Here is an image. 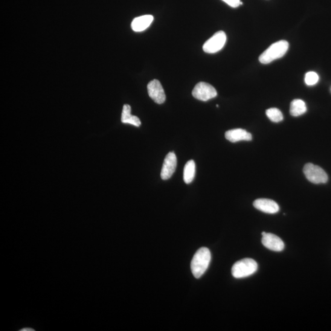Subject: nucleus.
<instances>
[{
  "label": "nucleus",
  "mask_w": 331,
  "mask_h": 331,
  "mask_svg": "<svg viewBox=\"0 0 331 331\" xmlns=\"http://www.w3.org/2000/svg\"><path fill=\"white\" fill-rule=\"evenodd\" d=\"M266 234V232H262V233H261V234H262V236H264V235H265Z\"/></svg>",
  "instance_id": "obj_20"
},
{
  "label": "nucleus",
  "mask_w": 331,
  "mask_h": 331,
  "mask_svg": "<svg viewBox=\"0 0 331 331\" xmlns=\"http://www.w3.org/2000/svg\"><path fill=\"white\" fill-rule=\"evenodd\" d=\"M153 21V17L152 15H144L136 17L133 20L132 28L133 31L141 32L149 27Z\"/></svg>",
  "instance_id": "obj_12"
},
{
  "label": "nucleus",
  "mask_w": 331,
  "mask_h": 331,
  "mask_svg": "<svg viewBox=\"0 0 331 331\" xmlns=\"http://www.w3.org/2000/svg\"><path fill=\"white\" fill-rule=\"evenodd\" d=\"M257 269L258 264L256 261L251 258H245L237 261L234 264L231 272L234 278H242L255 274Z\"/></svg>",
  "instance_id": "obj_3"
},
{
  "label": "nucleus",
  "mask_w": 331,
  "mask_h": 331,
  "mask_svg": "<svg viewBox=\"0 0 331 331\" xmlns=\"http://www.w3.org/2000/svg\"><path fill=\"white\" fill-rule=\"evenodd\" d=\"M19 331H35V329H33L31 327H24L22 328V329L19 330Z\"/></svg>",
  "instance_id": "obj_19"
},
{
  "label": "nucleus",
  "mask_w": 331,
  "mask_h": 331,
  "mask_svg": "<svg viewBox=\"0 0 331 331\" xmlns=\"http://www.w3.org/2000/svg\"><path fill=\"white\" fill-rule=\"evenodd\" d=\"M196 164L193 160L188 161L185 165L184 181L187 184L192 182L195 176Z\"/></svg>",
  "instance_id": "obj_15"
},
{
  "label": "nucleus",
  "mask_w": 331,
  "mask_h": 331,
  "mask_svg": "<svg viewBox=\"0 0 331 331\" xmlns=\"http://www.w3.org/2000/svg\"><path fill=\"white\" fill-rule=\"evenodd\" d=\"M132 108L129 104H125L123 107L122 114H121V122L133 125L135 127H140L141 121L136 116L131 114Z\"/></svg>",
  "instance_id": "obj_13"
},
{
  "label": "nucleus",
  "mask_w": 331,
  "mask_h": 331,
  "mask_svg": "<svg viewBox=\"0 0 331 331\" xmlns=\"http://www.w3.org/2000/svg\"><path fill=\"white\" fill-rule=\"evenodd\" d=\"M303 171L308 181L313 184H325L328 181L327 174L318 166L307 163L304 166Z\"/></svg>",
  "instance_id": "obj_4"
},
{
  "label": "nucleus",
  "mask_w": 331,
  "mask_h": 331,
  "mask_svg": "<svg viewBox=\"0 0 331 331\" xmlns=\"http://www.w3.org/2000/svg\"><path fill=\"white\" fill-rule=\"evenodd\" d=\"M192 95L197 100L207 101L216 98L217 92L216 89L211 84L201 82L197 84L193 90Z\"/></svg>",
  "instance_id": "obj_6"
},
{
  "label": "nucleus",
  "mask_w": 331,
  "mask_h": 331,
  "mask_svg": "<svg viewBox=\"0 0 331 331\" xmlns=\"http://www.w3.org/2000/svg\"><path fill=\"white\" fill-rule=\"evenodd\" d=\"M225 138L231 142H237L241 141H250L252 139L251 133L246 130L241 129L229 130L225 133Z\"/></svg>",
  "instance_id": "obj_11"
},
{
  "label": "nucleus",
  "mask_w": 331,
  "mask_h": 331,
  "mask_svg": "<svg viewBox=\"0 0 331 331\" xmlns=\"http://www.w3.org/2000/svg\"><path fill=\"white\" fill-rule=\"evenodd\" d=\"M211 254L208 248L202 247L194 254L191 263V272L194 277L199 278L209 268Z\"/></svg>",
  "instance_id": "obj_1"
},
{
  "label": "nucleus",
  "mask_w": 331,
  "mask_h": 331,
  "mask_svg": "<svg viewBox=\"0 0 331 331\" xmlns=\"http://www.w3.org/2000/svg\"><path fill=\"white\" fill-rule=\"evenodd\" d=\"M261 242L265 247L272 251L281 252L284 249L283 240L274 234L266 233L263 236Z\"/></svg>",
  "instance_id": "obj_9"
},
{
  "label": "nucleus",
  "mask_w": 331,
  "mask_h": 331,
  "mask_svg": "<svg viewBox=\"0 0 331 331\" xmlns=\"http://www.w3.org/2000/svg\"><path fill=\"white\" fill-rule=\"evenodd\" d=\"M289 44L286 40H281L272 45L261 54L259 57L262 64H269L273 61L280 59L288 51Z\"/></svg>",
  "instance_id": "obj_2"
},
{
  "label": "nucleus",
  "mask_w": 331,
  "mask_h": 331,
  "mask_svg": "<svg viewBox=\"0 0 331 331\" xmlns=\"http://www.w3.org/2000/svg\"><path fill=\"white\" fill-rule=\"evenodd\" d=\"M177 167V157L174 152H170L164 158L161 172V178L164 181L169 179L175 172Z\"/></svg>",
  "instance_id": "obj_8"
},
{
  "label": "nucleus",
  "mask_w": 331,
  "mask_h": 331,
  "mask_svg": "<svg viewBox=\"0 0 331 331\" xmlns=\"http://www.w3.org/2000/svg\"><path fill=\"white\" fill-rule=\"evenodd\" d=\"M266 115L273 122L278 123L283 120V115L277 108H270L266 110Z\"/></svg>",
  "instance_id": "obj_16"
},
{
  "label": "nucleus",
  "mask_w": 331,
  "mask_h": 331,
  "mask_svg": "<svg viewBox=\"0 0 331 331\" xmlns=\"http://www.w3.org/2000/svg\"><path fill=\"white\" fill-rule=\"evenodd\" d=\"M226 42V35L225 32L218 31L204 43L203 51L208 54L216 53L224 47Z\"/></svg>",
  "instance_id": "obj_5"
},
{
  "label": "nucleus",
  "mask_w": 331,
  "mask_h": 331,
  "mask_svg": "<svg viewBox=\"0 0 331 331\" xmlns=\"http://www.w3.org/2000/svg\"><path fill=\"white\" fill-rule=\"evenodd\" d=\"M307 111V106L304 101L296 99L292 101L290 105V114L293 117H298L303 115Z\"/></svg>",
  "instance_id": "obj_14"
},
{
  "label": "nucleus",
  "mask_w": 331,
  "mask_h": 331,
  "mask_svg": "<svg viewBox=\"0 0 331 331\" xmlns=\"http://www.w3.org/2000/svg\"><path fill=\"white\" fill-rule=\"evenodd\" d=\"M232 8H237L240 5V0H222Z\"/></svg>",
  "instance_id": "obj_18"
},
{
  "label": "nucleus",
  "mask_w": 331,
  "mask_h": 331,
  "mask_svg": "<svg viewBox=\"0 0 331 331\" xmlns=\"http://www.w3.org/2000/svg\"><path fill=\"white\" fill-rule=\"evenodd\" d=\"M147 91L149 97L156 103L161 104L164 103L166 95L164 89L159 80L154 79L150 81L147 86Z\"/></svg>",
  "instance_id": "obj_7"
},
{
  "label": "nucleus",
  "mask_w": 331,
  "mask_h": 331,
  "mask_svg": "<svg viewBox=\"0 0 331 331\" xmlns=\"http://www.w3.org/2000/svg\"><path fill=\"white\" fill-rule=\"evenodd\" d=\"M254 206L263 213L270 214H274L279 211V205L277 203L272 199H258L254 202Z\"/></svg>",
  "instance_id": "obj_10"
},
{
  "label": "nucleus",
  "mask_w": 331,
  "mask_h": 331,
  "mask_svg": "<svg viewBox=\"0 0 331 331\" xmlns=\"http://www.w3.org/2000/svg\"><path fill=\"white\" fill-rule=\"evenodd\" d=\"M318 80V75L313 71L308 72L305 76V82L307 86H314Z\"/></svg>",
  "instance_id": "obj_17"
}]
</instances>
